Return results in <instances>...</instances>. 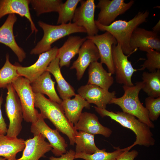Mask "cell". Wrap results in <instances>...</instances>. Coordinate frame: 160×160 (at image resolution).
Listing matches in <instances>:
<instances>
[{"instance_id": "277c9868", "label": "cell", "mask_w": 160, "mask_h": 160, "mask_svg": "<svg viewBox=\"0 0 160 160\" xmlns=\"http://www.w3.org/2000/svg\"><path fill=\"white\" fill-rule=\"evenodd\" d=\"M143 86V81L137 82L135 85L131 87L123 85V95L119 98H113L110 104L118 105L123 112L133 116L150 128H153L154 124L149 119L148 111L139 97V93Z\"/></svg>"}, {"instance_id": "7a4b0ae2", "label": "cell", "mask_w": 160, "mask_h": 160, "mask_svg": "<svg viewBox=\"0 0 160 160\" xmlns=\"http://www.w3.org/2000/svg\"><path fill=\"white\" fill-rule=\"evenodd\" d=\"M94 108L102 117L108 116L134 132L136 135V140L132 145L128 147L129 149L136 145L149 147L155 144V140L150 128L135 116L123 112H113L96 106Z\"/></svg>"}, {"instance_id": "1f68e13d", "label": "cell", "mask_w": 160, "mask_h": 160, "mask_svg": "<svg viewBox=\"0 0 160 160\" xmlns=\"http://www.w3.org/2000/svg\"><path fill=\"white\" fill-rule=\"evenodd\" d=\"M30 1L37 15L46 13L58 12L63 3L61 0H32Z\"/></svg>"}, {"instance_id": "8d00e7d4", "label": "cell", "mask_w": 160, "mask_h": 160, "mask_svg": "<svg viewBox=\"0 0 160 160\" xmlns=\"http://www.w3.org/2000/svg\"><path fill=\"white\" fill-rule=\"evenodd\" d=\"M76 154L75 151L72 149H70L66 153L63 154L61 156V157L57 158L53 156L49 158V160H74L75 159V156Z\"/></svg>"}, {"instance_id": "e575fe53", "label": "cell", "mask_w": 160, "mask_h": 160, "mask_svg": "<svg viewBox=\"0 0 160 160\" xmlns=\"http://www.w3.org/2000/svg\"><path fill=\"white\" fill-rule=\"evenodd\" d=\"M127 149L121 154L116 160H134L138 154V152L133 150L130 151L128 147Z\"/></svg>"}, {"instance_id": "5bb4252c", "label": "cell", "mask_w": 160, "mask_h": 160, "mask_svg": "<svg viewBox=\"0 0 160 160\" xmlns=\"http://www.w3.org/2000/svg\"><path fill=\"white\" fill-rule=\"evenodd\" d=\"M129 46L134 52L138 48L141 51L146 52L150 49L160 52V37L157 33L152 31L137 27L132 34Z\"/></svg>"}, {"instance_id": "d6986e66", "label": "cell", "mask_w": 160, "mask_h": 160, "mask_svg": "<svg viewBox=\"0 0 160 160\" xmlns=\"http://www.w3.org/2000/svg\"><path fill=\"white\" fill-rule=\"evenodd\" d=\"M28 0H0V19L7 14H16L26 17L29 21L32 33H36L38 31L34 24L30 14Z\"/></svg>"}, {"instance_id": "4fadbf2b", "label": "cell", "mask_w": 160, "mask_h": 160, "mask_svg": "<svg viewBox=\"0 0 160 160\" xmlns=\"http://www.w3.org/2000/svg\"><path fill=\"white\" fill-rule=\"evenodd\" d=\"M77 59L73 63L71 69H75L77 79L80 80L89 65L100 58L98 49L90 39H87L81 46Z\"/></svg>"}, {"instance_id": "2e32d148", "label": "cell", "mask_w": 160, "mask_h": 160, "mask_svg": "<svg viewBox=\"0 0 160 160\" xmlns=\"http://www.w3.org/2000/svg\"><path fill=\"white\" fill-rule=\"evenodd\" d=\"M77 91L78 94L90 104H94L97 107L102 109H106L107 105L110 104L112 99L116 97L115 91L110 92L92 84L82 86Z\"/></svg>"}, {"instance_id": "3957f363", "label": "cell", "mask_w": 160, "mask_h": 160, "mask_svg": "<svg viewBox=\"0 0 160 160\" xmlns=\"http://www.w3.org/2000/svg\"><path fill=\"white\" fill-rule=\"evenodd\" d=\"M149 14L147 10L139 12L133 18L128 21L118 20L107 26L100 24L96 20H95V23L99 30L106 31L111 34L120 46L124 53L130 56L134 52L129 46L132 34L136 28L146 21Z\"/></svg>"}, {"instance_id": "83f0119b", "label": "cell", "mask_w": 160, "mask_h": 160, "mask_svg": "<svg viewBox=\"0 0 160 160\" xmlns=\"http://www.w3.org/2000/svg\"><path fill=\"white\" fill-rule=\"evenodd\" d=\"M95 135L79 131L75 136V153L92 154L99 149L96 145Z\"/></svg>"}, {"instance_id": "6da1fadb", "label": "cell", "mask_w": 160, "mask_h": 160, "mask_svg": "<svg viewBox=\"0 0 160 160\" xmlns=\"http://www.w3.org/2000/svg\"><path fill=\"white\" fill-rule=\"evenodd\" d=\"M34 106L39 109L41 116L49 120L58 131L67 135L70 145H73L77 131L66 117L60 104L42 94L34 93Z\"/></svg>"}, {"instance_id": "f35d334b", "label": "cell", "mask_w": 160, "mask_h": 160, "mask_svg": "<svg viewBox=\"0 0 160 160\" xmlns=\"http://www.w3.org/2000/svg\"><path fill=\"white\" fill-rule=\"evenodd\" d=\"M0 160H7L6 159H5V158H2L1 156H0Z\"/></svg>"}, {"instance_id": "4316f807", "label": "cell", "mask_w": 160, "mask_h": 160, "mask_svg": "<svg viewBox=\"0 0 160 160\" xmlns=\"http://www.w3.org/2000/svg\"><path fill=\"white\" fill-rule=\"evenodd\" d=\"M142 79L144 86L142 89L149 97H160V69L153 72H144Z\"/></svg>"}, {"instance_id": "4dcf8cb0", "label": "cell", "mask_w": 160, "mask_h": 160, "mask_svg": "<svg viewBox=\"0 0 160 160\" xmlns=\"http://www.w3.org/2000/svg\"><path fill=\"white\" fill-rule=\"evenodd\" d=\"M81 0H67L61 5L58 12V17L57 24H62L71 22L73 17L75 10Z\"/></svg>"}, {"instance_id": "f546056e", "label": "cell", "mask_w": 160, "mask_h": 160, "mask_svg": "<svg viewBox=\"0 0 160 160\" xmlns=\"http://www.w3.org/2000/svg\"><path fill=\"white\" fill-rule=\"evenodd\" d=\"M115 148L116 150L111 152H107L105 149H99L92 154L82 153H76L75 158L82 159L85 160H116L127 149V147L123 149L119 147Z\"/></svg>"}, {"instance_id": "7c38bea8", "label": "cell", "mask_w": 160, "mask_h": 160, "mask_svg": "<svg viewBox=\"0 0 160 160\" xmlns=\"http://www.w3.org/2000/svg\"><path fill=\"white\" fill-rule=\"evenodd\" d=\"M58 49L55 46L40 54L37 61L29 66L24 67L17 64L16 65L18 74L28 79L31 83H32L46 71L51 62L57 57Z\"/></svg>"}, {"instance_id": "ac0fdd59", "label": "cell", "mask_w": 160, "mask_h": 160, "mask_svg": "<svg viewBox=\"0 0 160 160\" xmlns=\"http://www.w3.org/2000/svg\"><path fill=\"white\" fill-rule=\"evenodd\" d=\"M17 20L15 14L9 15L4 23L0 27V43L9 47L17 56L19 61L22 62L25 58L26 54L18 45L13 33V26Z\"/></svg>"}, {"instance_id": "ffe728a7", "label": "cell", "mask_w": 160, "mask_h": 160, "mask_svg": "<svg viewBox=\"0 0 160 160\" xmlns=\"http://www.w3.org/2000/svg\"><path fill=\"white\" fill-rule=\"evenodd\" d=\"M75 129L94 135L100 134L108 137L112 133L110 129L104 126L94 113H82L77 122L74 125Z\"/></svg>"}, {"instance_id": "d590c367", "label": "cell", "mask_w": 160, "mask_h": 160, "mask_svg": "<svg viewBox=\"0 0 160 160\" xmlns=\"http://www.w3.org/2000/svg\"><path fill=\"white\" fill-rule=\"evenodd\" d=\"M2 95L0 97V135H5L7 134L8 129L4 119L3 117L1 110V106L3 103Z\"/></svg>"}, {"instance_id": "30bf717a", "label": "cell", "mask_w": 160, "mask_h": 160, "mask_svg": "<svg viewBox=\"0 0 160 160\" xmlns=\"http://www.w3.org/2000/svg\"><path fill=\"white\" fill-rule=\"evenodd\" d=\"M134 3L132 0L127 3L124 0H100L96 6L100 10L96 20L102 25H108L129 9Z\"/></svg>"}, {"instance_id": "603a6c76", "label": "cell", "mask_w": 160, "mask_h": 160, "mask_svg": "<svg viewBox=\"0 0 160 160\" xmlns=\"http://www.w3.org/2000/svg\"><path fill=\"white\" fill-rule=\"evenodd\" d=\"M112 74L104 69L100 62H94L89 66V78L87 84L95 85L108 90L114 82Z\"/></svg>"}, {"instance_id": "836d02e7", "label": "cell", "mask_w": 160, "mask_h": 160, "mask_svg": "<svg viewBox=\"0 0 160 160\" xmlns=\"http://www.w3.org/2000/svg\"><path fill=\"white\" fill-rule=\"evenodd\" d=\"M145 103L149 119L152 121H156L160 115V97L148 96L145 99Z\"/></svg>"}, {"instance_id": "7402d4cb", "label": "cell", "mask_w": 160, "mask_h": 160, "mask_svg": "<svg viewBox=\"0 0 160 160\" xmlns=\"http://www.w3.org/2000/svg\"><path fill=\"white\" fill-rule=\"evenodd\" d=\"M69 121L74 125L78 121L84 108L89 109L90 104L78 94L71 99L63 100L60 104Z\"/></svg>"}, {"instance_id": "ba28073f", "label": "cell", "mask_w": 160, "mask_h": 160, "mask_svg": "<svg viewBox=\"0 0 160 160\" xmlns=\"http://www.w3.org/2000/svg\"><path fill=\"white\" fill-rule=\"evenodd\" d=\"M30 130L34 136L41 134L47 139L52 148L51 151L55 156H61L67 152L68 145L64 137L56 129H52L47 124L40 113L37 121L31 124Z\"/></svg>"}, {"instance_id": "8fae6325", "label": "cell", "mask_w": 160, "mask_h": 160, "mask_svg": "<svg viewBox=\"0 0 160 160\" xmlns=\"http://www.w3.org/2000/svg\"><path fill=\"white\" fill-rule=\"evenodd\" d=\"M80 6L76 8L72 20L77 25L83 27L88 36L97 34L99 30L95 23L96 7L94 0H81Z\"/></svg>"}, {"instance_id": "44dd1931", "label": "cell", "mask_w": 160, "mask_h": 160, "mask_svg": "<svg viewBox=\"0 0 160 160\" xmlns=\"http://www.w3.org/2000/svg\"><path fill=\"white\" fill-rule=\"evenodd\" d=\"M86 37L78 36H70L63 46L58 49L57 57L59 59V65L69 67L71 60L77 54Z\"/></svg>"}, {"instance_id": "484cf974", "label": "cell", "mask_w": 160, "mask_h": 160, "mask_svg": "<svg viewBox=\"0 0 160 160\" xmlns=\"http://www.w3.org/2000/svg\"><path fill=\"white\" fill-rule=\"evenodd\" d=\"M25 146L23 139L0 135V156L7 160H16L17 153L23 150Z\"/></svg>"}, {"instance_id": "74e56055", "label": "cell", "mask_w": 160, "mask_h": 160, "mask_svg": "<svg viewBox=\"0 0 160 160\" xmlns=\"http://www.w3.org/2000/svg\"><path fill=\"white\" fill-rule=\"evenodd\" d=\"M153 32L157 33H158L160 31V20L158 21L156 24L152 28Z\"/></svg>"}, {"instance_id": "8992f818", "label": "cell", "mask_w": 160, "mask_h": 160, "mask_svg": "<svg viewBox=\"0 0 160 160\" xmlns=\"http://www.w3.org/2000/svg\"><path fill=\"white\" fill-rule=\"evenodd\" d=\"M12 84L19 97L23 119L31 124L35 122L38 119L40 113L35 108L34 93L30 81L25 78L20 76Z\"/></svg>"}, {"instance_id": "e0dca14e", "label": "cell", "mask_w": 160, "mask_h": 160, "mask_svg": "<svg viewBox=\"0 0 160 160\" xmlns=\"http://www.w3.org/2000/svg\"><path fill=\"white\" fill-rule=\"evenodd\" d=\"M41 134L25 140V146L22 156L16 160H39L52 148Z\"/></svg>"}, {"instance_id": "d6a6232c", "label": "cell", "mask_w": 160, "mask_h": 160, "mask_svg": "<svg viewBox=\"0 0 160 160\" xmlns=\"http://www.w3.org/2000/svg\"><path fill=\"white\" fill-rule=\"evenodd\" d=\"M146 52L147 59L138 70L143 71L147 69L150 72H153L160 69V52L150 49Z\"/></svg>"}, {"instance_id": "9c48e42d", "label": "cell", "mask_w": 160, "mask_h": 160, "mask_svg": "<svg viewBox=\"0 0 160 160\" xmlns=\"http://www.w3.org/2000/svg\"><path fill=\"white\" fill-rule=\"evenodd\" d=\"M112 56L116 82L127 86H133L131 78L137 70L133 68L131 62L128 60V57L129 55H125L117 43L112 46Z\"/></svg>"}, {"instance_id": "d4e9b609", "label": "cell", "mask_w": 160, "mask_h": 160, "mask_svg": "<svg viewBox=\"0 0 160 160\" xmlns=\"http://www.w3.org/2000/svg\"><path fill=\"white\" fill-rule=\"evenodd\" d=\"M55 82L51 78L50 73L46 71L34 81L31 83L35 93L47 95L51 100L61 104L63 100L57 95L55 89Z\"/></svg>"}, {"instance_id": "52a82bcc", "label": "cell", "mask_w": 160, "mask_h": 160, "mask_svg": "<svg viewBox=\"0 0 160 160\" xmlns=\"http://www.w3.org/2000/svg\"><path fill=\"white\" fill-rule=\"evenodd\" d=\"M5 105V111L9 124L6 135L17 137L22 128L23 113L19 97L12 84L8 85Z\"/></svg>"}, {"instance_id": "cb8c5ba5", "label": "cell", "mask_w": 160, "mask_h": 160, "mask_svg": "<svg viewBox=\"0 0 160 160\" xmlns=\"http://www.w3.org/2000/svg\"><path fill=\"white\" fill-rule=\"evenodd\" d=\"M60 68L59 59L57 57L51 62L46 71L51 73L55 77L57 83V90L63 100L71 98L76 94L73 87L66 81L63 76Z\"/></svg>"}, {"instance_id": "5b68a950", "label": "cell", "mask_w": 160, "mask_h": 160, "mask_svg": "<svg viewBox=\"0 0 160 160\" xmlns=\"http://www.w3.org/2000/svg\"><path fill=\"white\" fill-rule=\"evenodd\" d=\"M38 24L43 31L44 35L41 40L31 51V54H41L49 50L51 48V45L53 43L71 34L86 33L83 27L71 22L53 25L39 21Z\"/></svg>"}, {"instance_id": "f1b7e54d", "label": "cell", "mask_w": 160, "mask_h": 160, "mask_svg": "<svg viewBox=\"0 0 160 160\" xmlns=\"http://www.w3.org/2000/svg\"><path fill=\"white\" fill-rule=\"evenodd\" d=\"M20 76L17 65L10 62L9 55L7 54L5 63L0 69V88H6L8 85L12 84Z\"/></svg>"}, {"instance_id": "9a60e30c", "label": "cell", "mask_w": 160, "mask_h": 160, "mask_svg": "<svg viewBox=\"0 0 160 160\" xmlns=\"http://www.w3.org/2000/svg\"><path fill=\"white\" fill-rule=\"evenodd\" d=\"M91 40L97 47L99 53L100 63L107 66L109 72L114 74L113 62L112 46L117 44L115 37L110 33L106 32L100 35L86 36Z\"/></svg>"}]
</instances>
